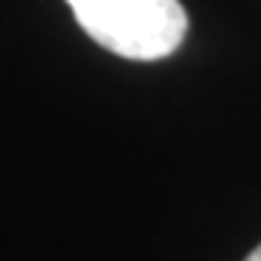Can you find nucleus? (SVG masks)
Returning a JSON list of instances; mask_svg holds the SVG:
<instances>
[{
    "label": "nucleus",
    "instance_id": "obj_1",
    "mask_svg": "<svg viewBox=\"0 0 261 261\" xmlns=\"http://www.w3.org/2000/svg\"><path fill=\"white\" fill-rule=\"evenodd\" d=\"M99 47L134 61H157L183 44L189 15L180 0H67Z\"/></svg>",
    "mask_w": 261,
    "mask_h": 261
},
{
    "label": "nucleus",
    "instance_id": "obj_2",
    "mask_svg": "<svg viewBox=\"0 0 261 261\" xmlns=\"http://www.w3.org/2000/svg\"><path fill=\"white\" fill-rule=\"evenodd\" d=\"M244 261H261V244H258V247H255V250H252V252H250V255H247Z\"/></svg>",
    "mask_w": 261,
    "mask_h": 261
}]
</instances>
